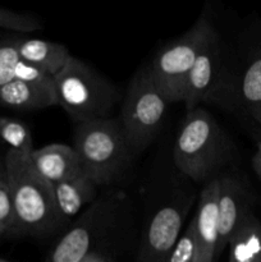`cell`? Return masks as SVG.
I'll return each instance as SVG.
<instances>
[{"instance_id": "obj_1", "label": "cell", "mask_w": 261, "mask_h": 262, "mask_svg": "<svg viewBox=\"0 0 261 262\" xmlns=\"http://www.w3.org/2000/svg\"><path fill=\"white\" fill-rule=\"evenodd\" d=\"M4 170L14 215L9 235H44L63 224L54 186L36 170L30 155L8 150Z\"/></svg>"}, {"instance_id": "obj_2", "label": "cell", "mask_w": 261, "mask_h": 262, "mask_svg": "<svg viewBox=\"0 0 261 262\" xmlns=\"http://www.w3.org/2000/svg\"><path fill=\"white\" fill-rule=\"evenodd\" d=\"M232 145L216 120L201 107L187 113L173 150L179 171L193 181H205L232 155Z\"/></svg>"}, {"instance_id": "obj_3", "label": "cell", "mask_w": 261, "mask_h": 262, "mask_svg": "<svg viewBox=\"0 0 261 262\" xmlns=\"http://www.w3.org/2000/svg\"><path fill=\"white\" fill-rule=\"evenodd\" d=\"M73 148L83 173L97 187L112 184L125 168L132 152L115 118L79 123L74 130Z\"/></svg>"}, {"instance_id": "obj_4", "label": "cell", "mask_w": 261, "mask_h": 262, "mask_svg": "<svg viewBox=\"0 0 261 262\" xmlns=\"http://www.w3.org/2000/svg\"><path fill=\"white\" fill-rule=\"evenodd\" d=\"M54 84L58 105L78 124L110 118L119 100L109 81L73 56L54 77Z\"/></svg>"}, {"instance_id": "obj_5", "label": "cell", "mask_w": 261, "mask_h": 262, "mask_svg": "<svg viewBox=\"0 0 261 262\" xmlns=\"http://www.w3.org/2000/svg\"><path fill=\"white\" fill-rule=\"evenodd\" d=\"M166 105L151 78L150 69L138 72L129 84L118 119L132 152H142L155 138Z\"/></svg>"}, {"instance_id": "obj_6", "label": "cell", "mask_w": 261, "mask_h": 262, "mask_svg": "<svg viewBox=\"0 0 261 262\" xmlns=\"http://www.w3.org/2000/svg\"><path fill=\"white\" fill-rule=\"evenodd\" d=\"M212 28L209 18L201 15L183 36L168 43L156 55L150 74L168 104L183 101L189 72L202 42Z\"/></svg>"}, {"instance_id": "obj_7", "label": "cell", "mask_w": 261, "mask_h": 262, "mask_svg": "<svg viewBox=\"0 0 261 262\" xmlns=\"http://www.w3.org/2000/svg\"><path fill=\"white\" fill-rule=\"evenodd\" d=\"M115 209L117 202L112 199L94 202L76 225L56 243L46 262H81L94 252L95 243L113 224Z\"/></svg>"}, {"instance_id": "obj_8", "label": "cell", "mask_w": 261, "mask_h": 262, "mask_svg": "<svg viewBox=\"0 0 261 262\" xmlns=\"http://www.w3.org/2000/svg\"><path fill=\"white\" fill-rule=\"evenodd\" d=\"M220 69V46L216 32L212 28L202 42L189 72L184 90L183 102L187 112L199 107L200 102L209 99L216 86Z\"/></svg>"}, {"instance_id": "obj_9", "label": "cell", "mask_w": 261, "mask_h": 262, "mask_svg": "<svg viewBox=\"0 0 261 262\" xmlns=\"http://www.w3.org/2000/svg\"><path fill=\"white\" fill-rule=\"evenodd\" d=\"M184 211L178 206H164L154 215L145 234L141 261L168 262L181 237Z\"/></svg>"}, {"instance_id": "obj_10", "label": "cell", "mask_w": 261, "mask_h": 262, "mask_svg": "<svg viewBox=\"0 0 261 262\" xmlns=\"http://www.w3.org/2000/svg\"><path fill=\"white\" fill-rule=\"evenodd\" d=\"M217 219H219V241L216 257L229 243L242 220L251 211L250 194L237 179L217 178Z\"/></svg>"}, {"instance_id": "obj_11", "label": "cell", "mask_w": 261, "mask_h": 262, "mask_svg": "<svg viewBox=\"0 0 261 262\" xmlns=\"http://www.w3.org/2000/svg\"><path fill=\"white\" fill-rule=\"evenodd\" d=\"M217 191H219L217 179L210 182L202 189L197 212L192 219L200 262H215L216 260L217 241H219Z\"/></svg>"}, {"instance_id": "obj_12", "label": "cell", "mask_w": 261, "mask_h": 262, "mask_svg": "<svg viewBox=\"0 0 261 262\" xmlns=\"http://www.w3.org/2000/svg\"><path fill=\"white\" fill-rule=\"evenodd\" d=\"M31 160L36 170L51 184L60 183L82 176L83 169L73 147L63 143H53L33 150Z\"/></svg>"}, {"instance_id": "obj_13", "label": "cell", "mask_w": 261, "mask_h": 262, "mask_svg": "<svg viewBox=\"0 0 261 262\" xmlns=\"http://www.w3.org/2000/svg\"><path fill=\"white\" fill-rule=\"evenodd\" d=\"M13 43L20 60L41 69L51 77H55L72 56L68 49L61 43L40 38L15 40Z\"/></svg>"}, {"instance_id": "obj_14", "label": "cell", "mask_w": 261, "mask_h": 262, "mask_svg": "<svg viewBox=\"0 0 261 262\" xmlns=\"http://www.w3.org/2000/svg\"><path fill=\"white\" fill-rule=\"evenodd\" d=\"M0 105L10 109L37 110L58 105L55 87H41L13 79L0 86Z\"/></svg>"}, {"instance_id": "obj_15", "label": "cell", "mask_w": 261, "mask_h": 262, "mask_svg": "<svg viewBox=\"0 0 261 262\" xmlns=\"http://www.w3.org/2000/svg\"><path fill=\"white\" fill-rule=\"evenodd\" d=\"M53 186L56 206L63 220H69L78 215L86 205L94 202L97 192V186L86 174Z\"/></svg>"}, {"instance_id": "obj_16", "label": "cell", "mask_w": 261, "mask_h": 262, "mask_svg": "<svg viewBox=\"0 0 261 262\" xmlns=\"http://www.w3.org/2000/svg\"><path fill=\"white\" fill-rule=\"evenodd\" d=\"M228 247L229 262H261V222L252 210L242 220Z\"/></svg>"}, {"instance_id": "obj_17", "label": "cell", "mask_w": 261, "mask_h": 262, "mask_svg": "<svg viewBox=\"0 0 261 262\" xmlns=\"http://www.w3.org/2000/svg\"><path fill=\"white\" fill-rule=\"evenodd\" d=\"M0 140L9 146V150L25 155L33 152V141L30 129L20 120L0 117Z\"/></svg>"}, {"instance_id": "obj_18", "label": "cell", "mask_w": 261, "mask_h": 262, "mask_svg": "<svg viewBox=\"0 0 261 262\" xmlns=\"http://www.w3.org/2000/svg\"><path fill=\"white\" fill-rule=\"evenodd\" d=\"M241 101L250 107L261 105V51L250 61L240 83Z\"/></svg>"}, {"instance_id": "obj_19", "label": "cell", "mask_w": 261, "mask_h": 262, "mask_svg": "<svg viewBox=\"0 0 261 262\" xmlns=\"http://www.w3.org/2000/svg\"><path fill=\"white\" fill-rule=\"evenodd\" d=\"M0 28L13 32L30 33L42 28V23L38 18L32 15L19 14L0 7Z\"/></svg>"}, {"instance_id": "obj_20", "label": "cell", "mask_w": 261, "mask_h": 262, "mask_svg": "<svg viewBox=\"0 0 261 262\" xmlns=\"http://www.w3.org/2000/svg\"><path fill=\"white\" fill-rule=\"evenodd\" d=\"M168 262H200L196 234L192 223L188 225L186 232L179 237L176 247L169 256Z\"/></svg>"}, {"instance_id": "obj_21", "label": "cell", "mask_w": 261, "mask_h": 262, "mask_svg": "<svg viewBox=\"0 0 261 262\" xmlns=\"http://www.w3.org/2000/svg\"><path fill=\"white\" fill-rule=\"evenodd\" d=\"M13 202L5 176L4 165L0 168V238L9 235L13 228Z\"/></svg>"}, {"instance_id": "obj_22", "label": "cell", "mask_w": 261, "mask_h": 262, "mask_svg": "<svg viewBox=\"0 0 261 262\" xmlns=\"http://www.w3.org/2000/svg\"><path fill=\"white\" fill-rule=\"evenodd\" d=\"M14 79L27 82V83L36 84L41 87H55L54 84V77L49 76L41 69L19 60L14 67Z\"/></svg>"}, {"instance_id": "obj_23", "label": "cell", "mask_w": 261, "mask_h": 262, "mask_svg": "<svg viewBox=\"0 0 261 262\" xmlns=\"http://www.w3.org/2000/svg\"><path fill=\"white\" fill-rule=\"evenodd\" d=\"M19 60L13 41L0 45V86L14 79V67Z\"/></svg>"}, {"instance_id": "obj_24", "label": "cell", "mask_w": 261, "mask_h": 262, "mask_svg": "<svg viewBox=\"0 0 261 262\" xmlns=\"http://www.w3.org/2000/svg\"><path fill=\"white\" fill-rule=\"evenodd\" d=\"M252 168L255 170V173L257 174L258 178L261 179V140L257 142L256 152L252 158Z\"/></svg>"}, {"instance_id": "obj_25", "label": "cell", "mask_w": 261, "mask_h": 262, "mask_svg": "<svg viewBox=\"0 0 261 262\" xmlns=\"http://www.w3.org/2000/svg\"><path fill=\"white\" fill-rule=\"evenodd\" d=\"M248 113L251 114V117L261 125V105H256V106H252L248 109Z\"/></svg>"}, {"instance_id": "obj_26", "label": "cell", "mask_w": 261, "mask_h": 262, "mask_svg": "<svg viewBox=\"0 0 261 262\" xmlns=\"http://www.w3.org/2000/svg\"><path fill=\"white\" fill-rule=\"evenodd\" d=\"M81 262H107V261L105 260L101 255H99V253L91 252L89 256H86V257H84Z\"/></svg>"}, {"instance_id": "obj_27", "label": "cell", "mask_w": 261, "mask_h": 262, "mask_svg": "<svg viewBox=\"0 0 261 262\" xmlns=\"http://www.w3.org/2000/svg\"><path fill=\"white\" fill-rule=\"evenodd\" d=\"M0 262H9V261H7V260H4V258H0Z\"/></svg>"}]
</instances>
